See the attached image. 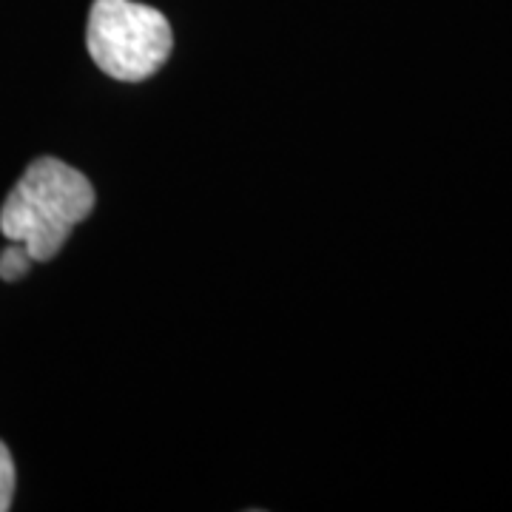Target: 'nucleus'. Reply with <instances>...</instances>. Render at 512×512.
I'll return each mask as SVG.
<instances>
[{
    "instance_id": "1",
    "label": "nucleus",
    "mask_w": 512,
    "mask_h": 512,
    "mask_svg": "<svg viewBox=\"0 0 512 512\" xmlns=\"http://www.w3.org/2000/svg\"><path fill=\"white\" fill-rule=\"evenodd\" d=\"M94 188L83 171L57 157H40L26 168L0 208V234L20 242L35 262L55 259L74 225L94 211Z\"/></svg>"
},
{
    "instance_id": "2",
    "label": "nucleus",
    "mask_w": 512,
    "mask_h": 512,
    "mask_svg": "<svg viewBox=\"0 0 512 512\" xmlns=\"http://www.w3.org/2000/svg\"><path fill=\"white\" fill-rule=\"evenodd\" d=\"M97 69L120 83H143L171 57V26L163 12L134 0H94L86 29Z\"/></svg>"
},
{
    "instance_id": "3",
    "label": "nucleus",
    "mask_w": 512,
    "mask_h": 512,
    "mask_svg": "<svg viewBox=\"0 0 512 512\" xmlns=\"http://www.w3.org/2000/svg\"><path fill=\"white\" fill-rule=\"evenodd\" d=\"M32 256L29 251L20 245V242H12L3 254H0V279L3 282H18L23 276L29 274V268H32Z\"/></svg>"
},
{
    "instance_id": "4",
    "label": "nucleus",
    "mask_w": 512,
    "mask_h": 512,
    "mask_svg": "<svg viewBox=\"0 0 512 512\" xmlns=\"http://www.w3.org/2000/svg\"><path fill=\"white\" fill-rule=\"evenodd\" d=\"M12 495H15V464L6 444L0 441V512L12 507Z\"/></svg>"
}]
</instances>
